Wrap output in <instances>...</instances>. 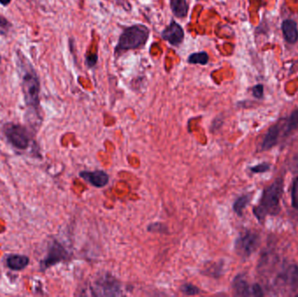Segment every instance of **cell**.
Segmentation results:
<instances>
[{
	"instance_id": "9a60e30c",
	"label": "cell",
	"mask_w": 298,
	"mask_h": 297,
	"mask_svg": "<svg viewBox=\"0 0 298 297\" xmlns=\"http://www.w3.org/2000/svg\"><path fill=\"white\" fill-rule=\"evenodd\" d=\"M7 264L8 268L12 270L19 271L25 269L29 264V258L25 256H19V254H13L10 256L7 260Z\"/></svg>"
},
{
	"instance_id": "7402d4cb",
	"label": "cell",
	"mask_w": 298,
	"mask_h": 297,
	"mask_svg": "<svg viewBox=\"0 0 298 297\" xmlns=\"http://www.w3.org/2000/svg\"><path fill=\"white\" fill-rule=\"evenodd\" d=\"M98 60V57L96 54H91V55H88V56L86 57V62H87V65H88L89 67H93V66H95L96 65V63H97Z\"/></svg>"
},
{
	"instance_id": "603a6c76",
	"label": "cell",
	"mask_w": 298,
	"mask_h": 297,
	"mask_svg": "<svg viewBox=\"0 0 298 297\" xmlns=\"http://www.w3.org/2000/svg\"><path fill=\"white\" fill-rule=\"evenodd\" d=\"M11 26L9 21L3 15L0 14V28L7 29Z\"/></svg>"
},
{
	"instance_id": "7a4b0ae2",
	"label": "cell",
	"mask_w": 298,
	"mask_h": 297,
	"mask_svg": "<svg viewBox=\"0 0 298 297\" xmlns=\"http://www.w3.org/2000/svg\"><path fill=\"white\" fill-rule=\"evenodd\" d=\"M283 193V181L277 179L264 189L260 202L253 209L254 215L260 222H264L267 216H276L281 210L280 202Z\"/></svg>"
},
{
	"instance_id": "277c9868",
	"label": "cell",
	"mask_w": 298,
	"mask_h": 297,
	"mask_svg": "<svg viewBox=\"0 0 298 297\" xmlns=\"http://www.w3.org/2000/svg\"><path fill=\"white\" fill-rule=\"evenodd\" d=\"M274 288L282 294H297L298 266L289 264L282 269L274 281Z\"/></svg>"
},
{
	"instance_id": "7c38bea8",
	"label": "cell",
	"mask_w": 298,
	"mask_h": 297,
	"mask_svg": "<svg viewBox=\"0 0 298 297\" xmlns=\"http://www.w3.org/2000/svg\"><path fill=\"white\" fill-rule=\"evenodd\" d=\"M281 133V139L289 137L293 132L298 129V109L295 110L290 115L278 122Z\"/></svg>"
},
{
	"instance_id": "8fae6325",
	"label": "cell",
	"mask_w": 298,
	"mask_h": 297,
	"mask_svg": "<svg viewBox=\"0 0 298 297\" xmlns=\"http://www.w3.org/2000/svg\"><path fill=\"white\" fill-rule=\"evenodd\" d=\"M281 140L279 125L277 123L270 126L261 143V151H268L276 147Z\"/></svg>"
},
{
	"instance_id": "44dd1931",
	"label": "cell",
	"mask_w": 298,
	"mask_h": 297,
	"mask_svg": "<svg viewBox=\"0 0 298 297\" xmlns=\"http://www.w3.org/2000/svg\"><path fill=\"white\" fill-rule=\"evenodd\" d=\"M252 94H253L254 97L258 98V99H262L264 96V86L263 84H258V86L254 87L252 89Z\"/></svg>"
},
{
	"instance_id": "30bf717a",
	"label": "cell",
	"mask_w": 298,
	"mask_h": 297,
	"mask_svg": "<svg viewBox=\"0 0 298 297\" xmlns=\"http://www.w3.org/2000/svg\"><path fill=\"white\" fill-rule=\"evenodd\" d=\"M161 37L164 40L169 42L173 46H179L184 38V31L181 25L173 21L167 27H166L162 33Z\"/></svg>"
},
{
	"instance_id": "ac0fdd59",
	"label": "cell",
	"mask_w": 298,
	"mask_h": 297,
	"mask_svg": "<svg viewBox=\"0 0 298 297\" xmlns=\"http://www.w3.org/2000/svg\"><path fill=\"white\" fill-rule=\"evenodd\" d=\"M188 62L191 64H201L206 65L208 62V55L205 52L193 54L188 57Z\"/></svg>"
},
{
	"instance_id": "e0dca14e",
	"label": "cell",
	"mask_w": 298,
	"mask_h": 297,
	"mask_svg": "<svg viewBox=\"0 0 298 297\" xmlns=\"http://www.w3.org/2000/svg\"><path fill=\"white\" fill-rule=\"evenodd\" d=\"M250 201V195L249 194H244L241 197H239L237 200H235V203L233 205V209L235 213L238 216H242L243 213V210L248 206V204Z\"/></svg>"
},
{
	"instance_id": "ffe728a7",
	"label": "cell",
	"mask_w": 298,
	"mask_h": 297,
	"mask_svg": "<svg viewBox=\"0 0 298 297\" xmlns=\"http://www.w3.org/2000/svg\"><path fill=\"white\" fill-rule=\"evenodd\" d=\"M270 169V164L268 163H261L259 165L250 167L251 172L254 174H262L269 171Z\"/></svg>"
},
{
	"instance_id": "52a82bcc",
	"label": "cell",
	"mask_w": 298,
	"mask_h": 297,
	"mask_svg": "<svg viewBox=\"0 0 298 297\" xmlns=\"http://www.w3.org/2000/svg\"><path fill=\"white\" fill-rule=\"evenodd\" d=\"M95 295H119L121 287L116 279L109 275H103L95 281L94 284Z\"/></svg>"
},
{
	"instance_id": "2e32d148",
	"label": "cell",
	"mask_w": 298,
	"mask_h": 297,
	"mask_svg": "<svg viewBox=\"0 0 298 297\" xmlns=\"http://www.w3.org/2000/svg\"><path fill=\"white\" fill-rule=\"evenodd\" d=\"M171 9L177 18H185L188 13V3L187 0H170Z\"/></svg>"
},
{
	"instance_id": "8992f818",
	"label": "cell",
	"mask_w": 298,
	"mask_h": 297,
	"mask_svg": "<svg viewBox=\"0 0 298 297\" xmlns=\"http://www.w3.org/2000/svg\"><path fill=\"white\" fill-rule=\"evenodd\" d=\"M4 133L7 137V141H9L13 147L25 150L29 147L31 138L29 136L28 132L23 125L18 124H7L5 125Z\"/></svg>"
},
{
	"instance_id": "9c48e42d",
	"label": "cell",
	"mask_w": 298,
	"mask_h": 297,
	"mask_svg": "<svg viewBox=\"0 0 298 297\" xmlns=\"http://www.w3.org/2000/svg\"><path fill=\"white\" fill-rule=\"evenodd\" d=\"M67 257H68V253L66 249L59 242L54 241L49 248L47 257L43 261H41L40 268L42 270H46L57 263L66 260Z\"/></svg>"
},
{
	"instance_id": "cb8c5ba5",
	"label": "cell",
	"mask_w": 298,
	"mask_h": 297,
	"mask_svg": "<svg viewBox=\"0 0 298 297\" xmlns=\"http://www.w3.org/2000/svg\"><path fill=\"white\" fill-rule=\"evenodd\" d=\"M11 1L12 0H0V4L3 5V6H7V5H9L11 3Z\"/></svg>"
},
{
	"instance_id": "3957f363",
	"label": "cell",
	"mask_w": 298,
	"mask_h": 297,
	"mask_svg": "<svg viewBox=\"0 0 298 297\" xmlns=\"http://www.w3.org/2000/svg\"><path fill=\"white\" fill-rule=\"evenodd\" d=\"M149 37V29L143 25L130 26L120 35L115 52L119 54L124 51L138 49L144 46Z\"/></svg>"
},
{
	"instance_id": "5bb4252c",
	"label": "cell",
	"mask_w": 298,
	"mask_h": 297,
	"mask_svg": "<svg viewBox=\"0 0 298 297\" xmlns=\"http://www.w3.org/2000/svg\"><path fill=\"white\" fill-rule=\"evenodd\" d=\"M282 31L285 40L289 44H295L298 40V29L296 23L292 19H287L283 21Z\"/></svg>"
},
{
	"instance_id": "4fadbf2b",
	"label": "cell",
	"mask_w": 298,
	"mask_h": 297,
	"mask_svg": "<svg viewBox=\"0 0 298 297\" xmlns=\"http://www.w3.org/2000/svg\"><path fill=\"white\" fill-rule=\"evenodd\" d=\"M79 176L95 188H103L109 182V177L103 171H84L80 173Z\"/></svg>"
},
{
	"instance_id": "5b68a950",
	"label": "cell",
	"mask_w": 298,
	"mask_h": 297,
	"mask_svg": "<svg viewBox=\"0 0 298 297\" xmlns=\"http://www.w3.org/2000/svg\"><path fill=\"white\" fill-rule=\"evenodd\" d=\"M260 242V235L258 232L246 230L236 239L235 251L239 257L248 258L258 249Z\"/></svg>"
},
{
	"instance_id": "6da1fadb",
	"label": "cell",
	"mask_w": 298,
	"mask_h": 297,
	"mask_svg": "<svg viewBox=\"0 0 298 297\" xmlns=\"http://www.w3.org/2000/svg\"><path fill=\"white\" fill-rule=\"evenodd\" d=\"M18 66L21 76V87L25 105L29 109L38 112L39 107V92L40 82L37 72H35L31 63L25 59L21 53H18Z\"/></svg>"
},
{
	"instance_id": "d6986e66",
	"label": "cell",
	"mask_w": 298,
	"mask_h": 297,
	"mask_svg": "<svg viewBox=\"0 0 298 297\" xmlns=\"http://www.w3.org/2000/svg\"><path fill=\"white\" fill-rule=\"evenodd\" d=\"M183 294H187V295H195L200 293V289L195 286V285L189 284V283H186V284L182 285L181 288Z\"/></svg>"
},
{
	"instance_id": "ba28073f",
	"label": "cell",
	"mask_w": 298,
	"mask_h": 297,
	"mask_svg": "<svg viewBox=\"0 0 298 297\" xmlns=\"http://www.w3.org/2000/svg\"><path fill=\"white\" fill-rule=\"evenodd\" d=\"M233 289L237 296H264L263 288L258 283L248 284L247 280L242 275L235 276L232 282Z\"/></svg>"
}]
</instances>
